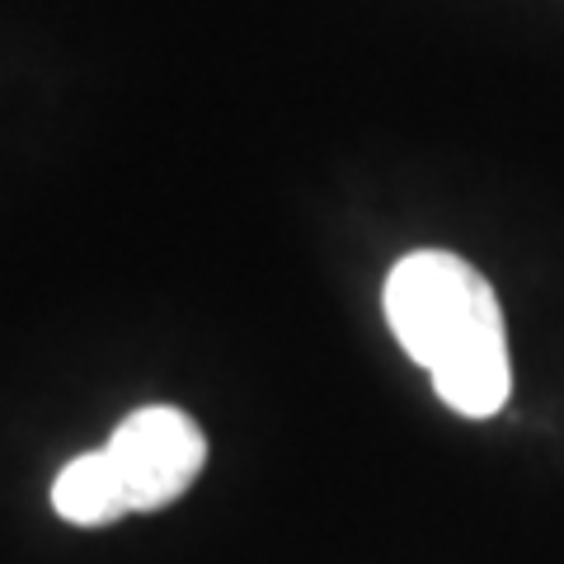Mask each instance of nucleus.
<instances>
[{"label":"nucleus","mask_w":564,"mask_h":564,"mask_svg":"<svg viewBox=\"0 0 564 564\" xmlns=\"http://www.w3.org/2000/svg\"><path fill=\"white\" fill-rule=\"evenodd\" d=\"M99 466L113 489L118 518L161 513L174 499H184L188 485L203 475L207 437L174 404H141L99 447Z\"/></svg>","instance_id":"2"},{"label":"nucleus","mask_w":564,"mask_h":564,"mask_svg":"<svg viewBox=\"0 0 564 564\" xmlns=\"http://www.w3.org/2000/svg\"><path fill=\"white\" fill-rule=\"evenodd\" d=\"M386 325L462 419H494L513 395L503 306L470 259L414 250L386 273Z\"/></svg>","instance_id":"1"}]
</instances>
